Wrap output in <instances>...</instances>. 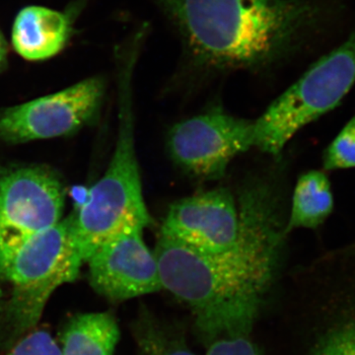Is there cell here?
Segmentation results:
<instances>
[{
    "instance_id": "e0dca14e",
    "label": "cell",
    "mask_w": 355,
    "mask_h": 355,
    "mask_svg": "<svg viewBox=\"0 0 355 355\" xmlns=\"http://www.w3.org/2000/svg\"><path fill=\"white\" fill-rule=\"evenodd\" d=\"M249 335V331H235L212 336L207 340V355H261Z\"/></svg>"
},
{
    "instance_id": "9a60e30c",
    "label": "cell",
    "mask_w": 355,
    "mask_h": 355,
    "mask_svg": "<svg viewBox=\"0 0 355 355\" xmlns=\"http://www.w3.org/2000/svg\"><path fill=\"white\" fill-rule=\"evenodd\" d=\"M133 333L139 355H197L188 347L182 333L147 310L140 313Z\"/></svg>"
},
{
    "instance_id": "2e32d148",
    "label": "cell",
    "mask_w": 355,
    "mask_h": 355,
    "mask_svg": "<svg viewBox=\"0 0 355 355\" xmlns=\"http://www.w3.org/2000/svg\"><path fill=\"white\" fill-rule=\"evenodd\" d=\"M323 166L327 171L355 168V114L327 147Z\"/></svg>"
},
{
    "instance_id": "3957f363",
    "label": "cell",
    "mask_w": 355,
    "mask_h": 355,
    "mask_svg": "<svg viewBox=\"0 0 355 355\" xmlns=\"http://www.w3.org/2000/svg\"><path fill=\"white\" fill-rule=\"evenodd\" d=\"M83 265L71 214L0 257V279L13 286L0 311V350L36 327L51 293L74 282Z\"/></svg>"
},
{
    "instance_id": "ba28073f",
    "label": "cell",
    "mask_w": 355,
    "mask_h": 355,
    "mask_svg": "<svg viewBox=\"0 0 355 355\" xmlns=\"http://www.w3.org/2000/svg\"><path fill=\"white\" fill-rule=\"evenodd\" d=\"M65 189L39 166L0 172V257L62 219Z\"/></svg>"
},
{
    "instance_id": "9c48e42d",
    "label": "cell",
    "mask_w": 355,
    "mask_h": 355,
    "mask_svg": "<svg viewBox=\"0 0 355 355\" xmlns=\"http://www.w3.org/2000/svg\"><path fill=\"white\" fill-rule=\"evenodd\" d=\"M104 91V80L92 77L55 94L6 109L0 113V139L24 144L71 135L95 118Z\"/></svg>"
},
{
    "instance_id": "d6986e66",
    "label": "cell",
    "mask_w": 355,
    "mask_h": 355,
    "mask_svg": "<svg viewBox=\"0 0 355 355\" xmlns=\"http://www.w3.org/2000/svg\"><path fill=\"white\" fill-rule=\"evenodd\" d=\"M7 53H8V46L3 35L0 32V69L6 64Z\"/></svg>"
},
{
    "instance_id": "8fae6325",
    "label": "cell",
    "mask_w": 355,
    "mask_h": 355,
    "mask_svg": "<svg viewBox=\"0 0 355 355\" xmlns=\"http://www.w3.org/2000/svg\"><path fill=\"white\" fill-rule=\"evenodd\" d=\"M239 207L228 189H214L173 203L160 235L203 252H223L237 244Z\"/></svg>"
},
{
    "instance_id": "4fadbf2b",
    "label": "cell",
    "mask_w": 355,
    "mask_h": 355,
    "mask_svg": "<svg viewBox=\"0 0 355 355\" xmlns=\"http://www.w3.org/2000/svg\"><path fill=\"white\" fill-rule=\"evenodd\" d=\"M119 338L120 330L112 313L76 315L62 331L60 355H113Z\"/></svg>"
},
{
    "instance_id": "6da1fadb",
    "label": "cell",
    "mask_w": 355,
    "mask_h": 355,
    "mask_svg": "<svg viewBox=\"0 0 355 355\" xmlns=\"http://www.w3.org/2000/svg\"><path fill=\"white\" fill-rule=\"evenodd\" d=\"M200 71H261L340 40L352 0H149Z\"/></svg>"
},
{
    "instance_id": "5b68a950",
    "label": "cell",
    "mask_w": 355,
    "mask_h": 355,
    "mask_svg": "<svg viewBox=\"0 0 355 355\" xmlns=\"http://www.w3.org/2000/svg\"><path fill=\"white\" fill-rule=\"evenodd\" d=\"M354 85L355 15L340 42L254 121V147L279 156L299 130L336 109Z\"/></svg>"
},
{
    "instance_id": "ac0fdd59",
    "label": "cell",
    "mask_w": 355,
    "mask_h": 355,
    "mask_svg": "<svg viewBox=\"0 0 355 355\" xmlns=\"http://www.w3.org/2000/svg\"><path fill=\"white\" fill-rule=\"evenodd\" d=\"M4 355H60V349L48 331L27 334Z\"/></svg>"
},
{
    "instance_id": "277c9868",
    "label": "cell",
    "mask_w": 355,
    "mask_h": 355,
    "mask_svg": "<svg viewBox=\"0 0 355 355\" xmlns=\"http://www.w3.org/2000/svg\"><path fill=\"white\" fill-rule=\"evenodd\" d=\"M137 50L132 51L121 78L118 139L108 169L89 191L87 200L71 214L74 238L84 263L103 241L128 224L149 227L153 223L144 202L135 150L130 79Z\"/></svg>"
},
{
    "instance_id": "7c38bea8",
    "label": "cell",
    "mask_w": 355,
    "mask_h": 355,
    "mask_svg": "<svg viewBox=\"0 0 355 355\" xmlns=\"http://www.w3.org/2000/svg\"><path fill=\"white\" fill-rule=\"evenodd\" d=\"M71 35L64 13L41 6L22 9L12 30L14 50L28 60H43L58 55Z\"/></svg>"
},
{
    "instance_id": "ffe728a7",
    "label": "cell",
    "mask_w": 355,
    "mask_h": 355,
    "mask_svg": "<svg viewBox=\"0 0 355 355\" xmlns=\"http://www.w3.org/2000/svg\"><path fill=\"white\" fill-rule=\"evenodd\" d=\"M2 296H3V293H2V291L0 289V311H1L2 306H3V303H2Z\"/></svg>"
},
{
    "instance_id": "30bf717a",
    "label": "cell",
    "mask_w": 355,
    "mask_h": 355,
    "mask_svg": "<svg viewBox=\"0 0 355 355\" xmlns=\"http://www.w3.org/2000/svg\"><path fill=\"white\" fill-rule=\"evenodd\" d=\"M144 228L128 224L89 257V282L103 297L123 301L162 291L157 260L144 242Z\"/></svg>"
},
{
    "instance_id": "52a82bcc",
    "label": "cell",
    "mask_w": 355,
    "mask_h": 355,
    "mask_svg": "<svg viewBox=\"0 0 355 355\" xmlns=\"http://www.w3.org/2000/svg\"><path fill=\"white\" fill-rule=\"evenodd\" d=\"M167 147L175 164L187 174L220 179L236 156L254 147V121L212 110L175 125Z\"/></svg>"
},
{
    "instance_id": "7a4b0ae2",
    "label": "cell",
    "mask_w": 355,
    "mask_h": 355,
    "mask_svg": "<svg viewBox=\"0 0 355 355\" xmlns=\"http://www.w3.org/2000/svg\"><path fill=\"white\" fill-rule=\"evenodd\" d=\"M279 198L266 182L243 190L239 240L226 251H200L159 235L153 253L162 288L191 308L205 340L252 331L287 235Z\"/></svg>"
},
{
    "instance_id": "8992f818",
    "label": "cell",
    "mask_w": 355,
    "mask_h": 355,
    "mask_svg": "<svg viewBox=\"0 0 355 355\" xmlns=\"http://www.w3.org/2000/svg\"><path fill=\"white\" fill-rule=\"evenodd\" d=\"M310 284L303 355H355V245L324 259Z\"/></svg>"
},
{
    "instance_id": "5bb4252c",
    "label": "cell",
    "mask_w": 355,
    "mask_h": 355,
    "mask_svg": "<svg viewBox=\"0 0 355 355\" xmlns=\"http://www.w3.org/2000/svg\"><path fill=\"white\" fill-rule=\"evenodd\" d=\"M334 197L324 171L312 170L299 178L286 224V234L295 229H317L331 216Z\"/></svg>"
}]
</instances>
